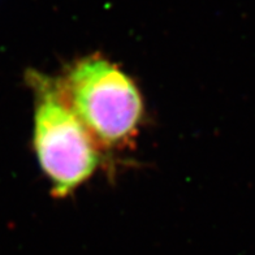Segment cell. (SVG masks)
I'll return each instance as SVG.
<instances>
[{
    "instance_id": "6da1fadb",
    "label": "cell",
    "mask_w": 255,
    "mask_h": 255,
    "mask_svg": "<svg viewBox=\"0 0 255 255\" xmlns=\"http://www.w3.org/2000/svg\"><path fill=\"white\" fill-rule=\"evenodd\" d=\"M56 82L102 152L133 144L143 120V98L118 64L99 54L89 55L72 63Z\"/></svg>"
},
{
    "instance_id": "7a4b0ae2",
    "label": "cell",
    "mask_w": 255,
    "mask_h": 255,
    "mask_svg": "<svg viewBox=\"0 0 255 255\" xmlns=\"http://www.w3.org/2000/svg\"><path fill=\"white\" fill-rule=\"evenodd\" d=\"M25 81L34 95L35 155L51 194L67 198L94 175L102 151L63 99L56 78L30 69Z\"/></svg>"
}]
</instances>
